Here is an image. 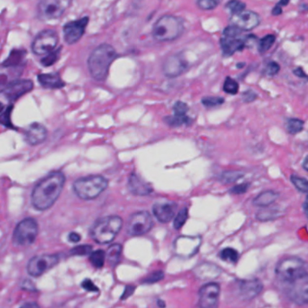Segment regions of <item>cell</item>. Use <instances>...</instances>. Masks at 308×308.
Instances as JSON below:
<instances>
[{
    "mask_svg": "<svg viewBox=\"0 0 308 308\" xmlns=\"http://www.w3.org/2000/svg\"><path fill=\"white\" fill-rule=\"evenodd\" d=\"M65 175L62 172H53L45 176L32 190V205L38 211H46L58 200L63 190Z\"/></svg>",
    "mask_w": 308,
    "mask_h": 308,
    "instance_id": "cell-1",
    "label": "cell"
},
{
    "mask_svg": "<svg viewBox=\"0 0 308 308\" xmlns=\"http://www.w3.org/2000/svg\"><path fill=\"white\" fill-rule=\"evenodd\" d=\"M117 57L116 49L108 43L98 45L88 60L90 73L96 81H105L113 62Z\"/></svg>",
    "mask_w": 308,
    "mask_h": 308,
    "instance_id": "cell-2",
    "label": "cell"
},
{
    "mask_svg": "<svg viewBox=\"0 0 308 308\" xmlns=\"http://www.w3.org/2000/svg\"><path fill=\"white\" fill-rule=\"evenodd\" d=\"M184 32V23L181 17L165 15L155 23L153 36L159 42H170L180 37Z\"/></svg>",
    "mask_w": 308,
    "mask_h": 308,
    "instance_id": "cell-3",
    "label": "cell"
},
{
    "mask_svg": "<svg viewBox=\"0 0 308 308\" xmlns=\"http://www.w3.org/2000/svg\"><path fill=\"white\" fill-rule=\"evenodd\" d=\"M122 227L121 217L116 215L103 217L97 220L91 228V238L98 244L110 243L120 233Z\"/></svg>",
    "mask_w": 308,
    "mask_h": 308,
    "instance_id": "cell-4",
    "label": "cell"
},
{
    "mask_svg": "<svg viewBox=\"0 0 308 308\" xmlns=\"http://www.w3.org/2000/svg\"><path fill=\"white\" fill-rule=\"evenodd\" d=\"M108 187V180L102 175H90L76 180L73 190L82 200H94Z\"/></svg>",
    "mask_w": 308,
    "mask_h": 308,
    "instance_id": "cell-5",
    "label": "cell"
},
{
    "mask_svg": "<svg viewBox=\"0 0 308 308\" xmlns=\"http://www.w3.org/2000/svg\"><path fill=\"white\" fill-rule=\"evenodd\" d=\"M254 39H256L254 35L244 34L243 30L234 26L226 27L220 40L223 55L230 56L238 51H242L249 43H252Z\"/></svg>",
    "mask_w": 308,
    "mask_h": 308,
    "instance_id": "cell-6",
    "label": "cell"
},
{
    "mask_svg": "<svg viewBox=\"0 0 308 308\" xmlns=\"http://www.w3.org/2000/svg\"><path fill=\"white\" fill-rule=\"evenodd\" d=\"M275 273L279 280L289 283L307 273V263L298 257H286L277 262Z\"/></svg>",
    "mask_w": 308,
    "mask_h": 308,
    "instance_id": "cell-7",
    "label": "cell"
},
{
    "mask_svg": "<svg viewBox=\"0 0 308 308\" xmlns=\"http://www.w3.org/2000/svg\"><path fill=\"white\" fill-rule=\"evenodd\" d=\"M39 233V225L33 218H26L16 225L13 233V243L27 247L34 243Z\"/></svg>",
    "mask_w": 308,
    "mask_h": 308,
    "instance_id": "cell-8",
    "label": "cell"
},
{
    "mask_svg": "<svg viewBox=\"0 0 308 308\" xmlns=\"http://www.w3.org/2000/svg\"><path fill=\"white\" fill-rule=\"evenodd\" d=\"M154 220L148 211H137L128 220L126 231L130 236H143L154 227Z\"/></svg>",
    "mask_w": 308,
    "mask_h": 308,
    "instance_id": "cell-9",
    "label": "cell"
},
{
    "mask_svg": "<svg viewBox=\"0 0 308 308\" xmlns=\"http://www.w3.org/2000/svg\"><path fill=\"white\" fill-rule=\"evenodd\" d=\"M69 4L70 2L66 0H43L38 4L37 16L44 21L57 19L62 16Z\"/></svg>",
    "mask_w": 308,
    "mask_h": 308,
    "instance_id": "cell-10",
    "label": "cell"
},
{
    "mask_svg": "<svg viewBox=\"0 0 308 308\" xmlns=\"http://www.w3.org/2000/svg\"><path fill=\"white\" fill-rule=\"evenodd\" d=\"M59 260L60 258L56 254L34 256L27 263V273L33 277L41 276L57 265Z\"/></svg>",
    "mask_w": 308,
    "mask_h": 308,
    "instance_id": "cell-11",
    "label": "cell"
},
{
    "mask_svg": "<svg viewBox=\"0 0 308 308\" xmlns=\"http://www.w3.org/2000/svg\"><path fill=\"white\" fill-rule=\"evenodd\" d=\"M287 295L293 303L298 306L308 305V273L287 283Z\"/></svg>",
    "mask_w": 308,
    "mask_h": 308,
    "instance_id": "cell-12",
    "label": "cell"
},
{
    "mask_svg": "<svg viewBox=\"0 0 308 308\" xmlns=\"http://www.w3.org/2000/svg\"><path fill=\"white\" fill-rule=\"evenodd\" d=\"M59 43L58 34L54 30L47 29L39 33L32 43V52L37 55L52 53Z\"/></svg>",
    "mask_w": 308,
    "mask_h": 308,
    "instance_id": "cell-13",
    "label": "cell"
},
{
    "mask_svg": "<svg viewBox=\"0 0 308 308\" xmlns=\"http://www.w3.org/2000/svg\"><path fill=\"white\" fill-rule=\"evenodd\" d=\"M201 242L199 236H181L174 242V251L181 258H191L198 252Z\"/></svg>",
    "mask_w": 308,
    "mask_h": 308,
    "instance_id": "cell-14",
    "label": "cell"
},
{
    "mask_svg": "<svg viewBox=\"0 0 308 308\" xmlns=\"http://www.w3.org/2000/svg\"><path fill=\"white\" fill-rule=\"evenodd\" d=\"M221 287L217 283H207L198 293L199 308H218Z\"/></svg>",
    "mask_w": 308,
    "mask_h": 308,
    "instance_id": "cell-15",
    "label": "cell"
},
{
    "mask_svg": "<svg viewBox=\"0 0 308 308\" xmlns=\"http://www.w3.org/2000/svg\"><path fill=\"white\" fill-rule=\"evenodd\" d=\"M89 24V17L85 16L79 20L69 22L63 27L64 40L68 44H73L78 41L85 33V29Z\"/></svg>",
    "mask_w": 308,
    "mask_h": 308,
    "instance_id": "cell-16",
    "label": "cell"
},
{
    "mask_svg": "<svg viewBox=\"0 0 308 308\" xmlns=\"http://www.w3.org/2000/svg\"><path fill=\"white\" fill-rule=\"evenodd\" d=\"M33 89V82L31 80H14L10 81L2 91L7 100L15 102L23 95L30 92Z\"/></svg>",
    "mask_w": 308,
    "mask_h": 308,
    "instance_id": "cell-17",
    "label": "cell"
},
{
    "mask_svg": "<svg viewBox=\"0 0 308 308\" xmlns=\"http://www.w3.org/2000/svg\"><path fill=\"white\" fill-rule=\"evenodd\" d=\"M233 26L241 30L250 31L260 25V17L257 13L250 10H245L231 17Z\"/></svg>",
    "mask_w": 308,
    "mask_h": 308,
    "instance_id": "cell-18",
    "label": "cell"
},
{
    "mask_svg": "<svg viewBox=\"0 0 308 308\" xmlns=\"http://www.w3.org/2000/svg\"><path fill=\"white\" fill-rule=\"evenodd\" d=\"M188 69V63L183 56L180 54H174L165 60L162 65V70L165 75L174 78L181 75Z\"/></svg>",
    "mask_w": 308,
    "mask_h": 308,
    "instance_id": "cell-19",
    "label": "cell"
},
{
    "mask_svg": "<svg viewBox=\"0 0 308 308\" xmlns=\"http://www.w3.org/2000/svg\"><path fill=\"white\" fill-rule=\"evenodd\" d=\"M263 289V284L258 278L246 279L240 282L239 293L244 300H252L257 298Z\"/></svg>",
    "mask_w": 308,
    "mask_h": 308,
    "instance_id": "cell-20",
    "label": "cell"
},
{
    "mask_svg": "<svg viewBox=\"0 0 308 308\" xmlns=\"http://www.w3.org/2000/svg\"><path fill=\"white\" fill-rule=\"evenodd\" d=\"M178 205L172 202H159L156 203L153 208L154 216L162 223L170 222L175 217Z\"/></svg>",
    "mask_w": 308,
    "mask_h": 308,
    "instance_id": "cell-21",
    "label": "cell"
},
{
    "mask_svg": "<svg viewBox=\"0 0 308 308\" xmlns=\"http://www.w3.org/2000/svg\"><path fill=\"white\" fill-rule=\"evenodd\" d=\"M47 137V130L43 125L34 122L26 130V140L31 146L42 144Z\"/></svg>",
    "mask_w": 308,
    "mask_h": 308,
    "instance_id": "cell-22",
    "label": "cell"
},
{
    "mask_svg": "<svg viewBox=\"0 0 308 308\" xmlns=\"http://www.w3.org/2000/svg\"><path fill=\"white\" fill-rule=\"evenodd\" d=\"M128 189L133 195L138 196H146L154 192L151 184L134 173H131L128 179Z\"/></svg>",
    "mask_w": 308,
    "mask_h": 308,
    "instance_id": "cell-23",
    "label": "cell"
},
{
    "mask_svg": "<svg viewBox=\"0 0 308 308\" xmlns=\"http://www.w3.org/2000/svg\"><path fill=\"white\" fill-rule=\"evenodd\" d=\"M38 81L42 86L47 89H62L65 86V82L57 72L39 74Z\"/></svg>",
    "mask_w": 308,
    "mask_h": 308,
    "instance_id": "cell-24",
    "label": "cell"
},
{
    "mask_svg": "<svg viewBox=\"0 0 308 308\" xmlns=\"http://www.w3.org/2000/svg\"><path fill=\"white\" fill-rule=\"evenodd\" d=\"M277 198H278V194L277 192L272 190H267L260 193V195H257L252 202V204L253 205L258 206V207L267 208L271 205Z\"/></svg>",
    "mask_w": 308,
    "mask_h": 308,
    "instance_id": "cell-25",
    "label": "cell"
},
{
    "mask_svg": "<svg viewBox=\"0 0 308 308\" xmlns=\"http://www.w3.org/2000/svg\"><path fill=\"white\" fill-rule=\"evenodd\" d=\"M195 274L198 277H200V279H213L220 274V270L212 264L203 263L202 265L197 267V269L195 270Z\"/></svg>",
    "mask_w": 308,
    "mask_h": 308,
    "instance_id": "cell-26",
    "label": "cell"
},
{
    "mask_svg": "<svg viewBox=\"0 0 308 308\" xmlns=\"http://www.w3.org/2000/svg\"><path fill=\"white\" fill-rule=\"evenodd\" d=\"M27 52L25 50H13L9 54L8 58L3 63V67L5 68H16L23 65L25 61Z\"/></svg>",
    "mask_w": 308,
    "mask_h": 308,
    "instance_id": "cell-27",
    "label": "cell"
},
{
    "mask_svg": "<svg viewBox=\"0 0 308 308\" xmlns=\"http://www.w3.org/2000/svg\"><path fill=\"white\" fill-rule=\"evenodd\" d=\"M123 247L121 244H112L107 249L106 253V258L109 265L116 266L119 262L121 255H122Z\"/></svg>",
    "mask_w": 308,
    "mask_h": 308,
    "instance_id": "cell-28",
    "label": "cell"
},
{
    "mask_svg": "<svg viewBox=\"0 0 308 308\" xmlns=\"http://www.w3.org/2000/svg\"><path fill=\"white\" fill-rule=\"evenodd\" d=\"M282 212L280 210H277L273 208H266L257 213V219L260 222H269L276 220L281 216Z\"/></svg>",
    "mask_w": 308,
    "mask_h": 308,
    "instance_id": "cell-29",
    "label": "cell"
},
{
    "mask_svg": "<svg viewBox=\"0 0 308 308\" xmlns=\"http://www.w3.org/2000/svg\"><path fill=\"white\" fill-rule=\"evenodd\" d=\"M286 129L287 131L291 135H296L300 133L304 129V121L299 119L290 118L286 121Z\"/></svg>",
    "mask_w": 308,
    "mask_h": 308,
    "instance_id": "cell-30",
    "label": "cell"
},
{
    "mask_svg": "<svg viewBox=\"0 0 308 308\" xmlns=\"http://www.w3.org/2000/svg\"><path fill=\"white\" fill-rule=\"evenodd\" d=\"M105 260H106V252L102 249L93 251L90 255V261L91 264L96 269H101L105 263Z\"/></svg>",
    "mask_w": 308,
    "mask_h": 308,
    "instance_id": "cell-31",
    "label": "cell"
},
{
    "mask_svg": "<svg viewBox=\"0 0 308 308\" xmlns=\"http://www.w3.org/2000/svg\"><path fill=\"white\" fill-rule=\"evenodd\" d=\"M220 258L224 261L236 263L239 260V252L233 248H225L220 252Z\"/></svg>",
    "mask_w": 308,
    "mask_h": 308,
    "instance_id": "cell-32",
    "label": "cell"
},
{
    "mask_svg": "<svg viewBox=\"0 0 308 308\" xmlns=\"http://www.w3.org/2000/svg\"><path fill=\"white\" fill-rule=\"evenodd\" d=\"M276 41V36L274 34H268L263 38H261L259 42L258 50L260 54H264L267 51H269L273 45V43Z\"/></svg>",
    "mask_w": 308,
    "mask_h": 308,
    "instance_id": "cell-33",
    "label": "cell"
},
{
    "mask_svg": "<svg viewBox=\"0 0 308 308\" xmlns=\"http://www.w3.org/2000/svg\"><path fill=\"white\" fill-rule=\"evenodd\" d=\"M61 51H62V47H60L57 50H54L50 54H46L43 59L41 60L42 65L44 67H49V66H52V65H54L60 58Z\"/></svg>",
    "mask_w": 308,
    "mask_h": 308,
    "instance_id": "cell-34",
    "label": "cell"
},
{
    "mask_svg": "<svg viewBox=\"0 0 308 308\" xmlns=\"http://www.w3.org/2000/svg\"><path fill=\"white\" fill-rule=\"evenodd\" d=\"M223 91L231 95H235L239 92V84L231 77H227L223 82Z\"/></svg>",
    "mask_w": 308,
    "mask_h": 308,
    "instance_id": "cell-35",
    "label": "cell"
},
{
    "mask_svg": "<svg viewBox=\"0 0 308 308\" xmlns=\"http://www.w3.org/2000/svg\"><path fill=\"white\" fill-rule=\"evenodd\" d=\"M188 219V210L187 208H183L178 212L174 219V228L176 230H181L182 226L186 223Z\"/></svg>",
    "mask_w": 308,
    "mask_h": 308,
    "instance_id": "cell-36",
    "label": "cell"
},
{
    "mask_svg": "<svg viewBox=\"0 0 308 308\" xmlns=\"http://www.w3.org/2000/svg\"><path fill=\"white\" fill-rule=\"evenodd\" d=\"M164 277V273L163 271H156L152 272L151 274H149L148 276H145L142 283L144 284H147V285H153L155 283H158V282L162 280Z\"/></svg>",
    "mask_w": 308,
    "mask_h": 308,
    "instance_id": "cell-37",
    "label": "cell"
},
{
    "mask_svg": "<svg viewBox=\"0 0 308 308\" xmlns=\"http://www.w3.org/2000/svg\"><path fill=\"white\" fill-rule=\"evenodd\" d=\"M290 180L298 191H300L302 193H308V181L307 179L302 178L298 175L293 174L290 177Z\"/></svg>",
    "mask_w": 308,
    "mask_h": 308,
    "instance_id": "cell-38",
    "label": "cell"
},
{
    "mask_svg": "<svg viewBox=\"0 0 308 308\" xmlns=\"http://www.w3.org/2000/svg\"><path fill=\"white\" fill-rule=\"evenodd\" d=\"M245 6H246L245 3L241 2V1H230L225 5L226 9H228L231 12L232 16L236 15V14H239L241 12L245 11Z\"/></svg>",
    "mask_w": 308,
    "mask_h": 308,
    "instance_id": "cell-39",
    "label": "cell"
},
{
    "mask_svg": "<svg viewBox=\"0 0 308 308\" xmlns=\"http://www.w3.org/2000/svg\"><path fill=\"white\" fill-rule=\"evenodd\" d=\"M243 173L238 172V171H227L224 172L221 176V180L225 184H231L234 183L235 181H237L238 179L243 177Z\"/></svg>",
    "mask_w": 308,
    "mask_h": 308,
    "instance_id": "cell-40",
    "label": "cell"
},
{
    "mask_svg": "<svg viewBox=\"0 0 308 308\" xmlns=\"http://www.w3.org/2000/svg\"><path fill=\"white\" fill-rule=\"evenodd\" d=\"M165 121L167 124L172 126V127H180L184 124H189L190 122V119L188 117L186 118H181V117H177V116H170V117H167L165 119Z\"/></svg>",
    "mask_w": 308,
    "mask_h": 308,
    "instance_id": "cell-41",
    "label": "cell"
},
{
    "mask_svg": "<svg viewBox=\"0 0 308 308\" xmlns=\"http://www.w3.org/2000/svg\"><path fill=\"white\" fill-rule=\"evenodd\" d=\"M13 106H9L8 108H5L3 112L0 113V124L4 125L6 128L13 129V125L11 122V113H12Z\"/></svg>",
    "mask_w": 308,
    "mask_h": 308,
    "instance_id": "cell-42",
    "label": "cell"
},
{
    "mask_svg": "<svg viewBox=\"0 0 308 308\" xmlns=\"http://www.w3.org/2000/svg\"><path fill=\"white\" fill-rule=\"evenodd\" d=\"M92 253V246L91 245H79L70 250V254L73 256H87Z\"/></svg>",
    "mask_w": 308,
    "mask_h": 308,
    "instance_id": "cell-43",
    "label": "cell"
},
{
    "mask_svg": "<svg viewBox=\"0 0 308 308\" xmlns=\"http://www.w3.org/2000/svg\"><path fill=\"white\" fill-rule=\"evenodd\" d=\"M188 106L186 105V103H182V102H178L175 103L174 107H173V110H174V116L177 117H181V118H186V113L188 111Z\"/></svg>",
    "mask_w": 308,
    "mask_h": 308,
    "instance_id": "cell-44",
    "label": "cell"
},
{
    "mask_svg": "<svg viewBox=\"0 0 308 308\" xmlns=\"http://www.w3.org/2000/svg\"><path fill=\"white\" fill-rule=\"evenodd\" d=\"M224 103V99L222 97H206L203 98V105L207 108H214L222 105Z\"/></svg>",
    "mask_w": 308,
    "mask_h": 308,
    "instance_id": "cell-45",
    "label": "cell"
},
{
    "mask_svg": "<svg viewBox=\"0 0 308 308\" xmlns=\"http://www.w3.org/2000/svg\"><path fill=\"white\" fill-rule=\"evenodd\" d=\"M219 3L220 2L216 0H199L197 1V5L203 10H211L216 8L219 5Z\"/></svg>",
    "mask_w": 308,
    "mask_h": 308,
    "instance_id": "cell-46",
    "label": "cell"
},
{
    "mask_svg": "<svg viewBox=\"0 0 308 308\" xmlns=\"http://www.w3.org/2000/svg\"><path fill=\"white\" fill-rule=\"evenodd\" d=\"M279 70H280L279 65L276 62L272 61L266 65L265 73L269 76L276 75Z\"/></svg>",
    "mask_w": 308,
    "mask_h": 308,
    "instance_id": "cell-47",
    "label": "cell"
},
{
    "mask_svg": "<svg viewBox=\"0 0 308 308\" xmlns=\"http://www.w3.org/2000/svg\"><path fill=\"white\" fill-rule=\"evenodd\" d=\"M81 287L89 292H98V288L94 284V282L90 278H86L85 280L81 283Z\"/></svg>",
    "mask_w": 308,
    "mask_h": 308,
    "instance_id": "cell-48",
    "label": "cell"
},
{
    "mask_svg": "<svg viewBox=\"0 0 308 308\" xmlns=\"http://www.w3.org/2000/svg\"><path fill=\"white\" fill-rule=\"evenodd\" d=\"M249 186H250L249 184H238L230 190V193L234 195H242L247 192V190L249 189Z\"/></svg>",
    "mask_w": 308,
    "mask_h": 308,
    "instance_id": "cell-49",
    "label": "cell"
},
{
    "mask_svg": "<svg viewBox=\"0 0 308 308\" xmlns=\"http://www.w3.org/2000/svg\"><path fill=\"white\" fill-rule=\"evenodd\" d=\"M257 97H258L257 93L253 91H250V90L244 92V94H243V100L245 103H252L255 101Z\"/></svg>",
    "mask_w": 308,
    "mask_h": 308,
    "instance_id": "cell-50",
    "label": "cell"
},
{
    "mask_svg": "<svg viewBox=\"0 0 308 308\" xmlns=\"http://www.w3.org/2000/svg\"><path fill=\"white\" fill-rule=\"evenodd\" d=\"M8 83V72H6V70L0 71V92H2Z\"/></svg>",
    "mask_w": 308,
    "mask_h": 308,
    "instance_id": "cell-51",
    "label": "cell"
},
{
    "mask_svg": "<svg viewBox=\"0 0 308 308\" xmlns=\"http://www.w3.org/2000/svg\"><path fill=\"white\" fill-rule=\"evenodd\" d=\"M21 287L24 290L30 291V292H34L36 290V287L34 286V284L30 279H27V280L23 282Z\"/></svg>",
    "mask_w": 308,
    "mask_h": 308,
    "instance_id": "cell-52",
    "label": "cell"
},
{
    "mask_svg": "<svg viewBox=\"0 0 308 308\" xmlns=\"http://www.w3.org/2000/svg\"><path fill=\"white\" fill-rule=\"evenodd\" d=\"M134 290H135V287L131 286V285L126 286L125 288H124V291L123 293L121 299H122V300H125V299H127L128 298H130V297L133 295Z\"/></svg>",
    "mask_w": 308,
    "mask_h": 308,
    "instance_id": "cell-53",
    "label": "cell"
},
{
    "mask_svg": "<svg viewBox=\"0 0 308 308\" xmlns=\"http://www.w3.org/2000/svg\"><path fill=\"white\" fill-rule=\"evenodd\" d=\"M80 240H81V236H80L79 233H70L69 234V240L72 243H77V242H80Z\"/></svg>",
    "mask_w": 308,
    "mask_h": 308,
    "instance_id": "cell-54",
    "label": "cell"
},
{
    "mask_svg": "<svg viewBox=\"0 0 308 308\" xmlns=\"http://www.w3.org/2000/svg\"><path fill=\"white\" fill-rule=\"evenodd\" d=\"M293 73L295 74L296 76H298V78H306V79H308V76L306 74V72L304 71L303 69L301 68V67H298V68H296V69H294L293 70Z\"/></svg>",
    "mask_w": 308,
    "mask_h": 308,
    "instance_id": "cell-55",
    "label": "cell"
},
{
    "mask_svg": "<svg viewBox=\"0 0 308 308\" xmlns=\"http://www.w3.org/2000/svg\"><path fill=\"white\" fill-rule=\"evenodd\" d=\"M280 14H282V7L280 5L277 4L276 6L272 9V15L273 16H279Z\"/></svg>",
    "mask_w": 308,
    "mask_h": 308,
    "instance_id": "cell-56",
    "label": "cell"
},
{
    "mask_svg": "<svg viewBox=\"0 0 308 308\" xmlns=\"http://www.w3.org/2000/svg\"><path fill=\"white\" fill-rule=\"evenodd\" d=\"M20 308H40V307L38 304L34 303V302H29V303L23 305Z\"/></svg>",
    "mask_w": 308,
    "mask_h": 308,
    "instance_id": "cell-57",
    "label": "cell"
},
{
    "mask_svg": "<svg viewBox=\"0 0 308 308\" xmlns=\"http://www.w3.org/2000/svg\"><path fill=\"white\" fill-rule=\"evenodd\" d=\"M157 304H158V307H159V308H166V304H165L164 301H163V300H161V299H159Z\"/></svg>",
    "mask_w": 308,
    "mask_h": 308,
    "instance_id": "cell-58",
    "label": "cell"
},
{
    "mask_svg": "<svg viewBox=\"0 0 308 308\" xmlns=\"http://www.w3.org/2000/svg\"><path fill=\"white\" fill-rule=\"evenodd\" d=\"M303 168L305 170H306V171H308V156L306 157V159L304 160Z\"/></svg>",
    "mask_w": 308,
    "mask_h": 308,
    "instance_id": "cell-59",
    "label": "cell"
},
{
    "mask_svg": "<svg viewBox=\"0 0 308 308\" xmlns=\"http://www.w3.org/2000/svg\"><path fill=\"white\" fill-rule=\"evenodd\" d=\"M303 210L304 212H305V214L307 215V217L308 218V203H305L303 205Z\"/></svg>",
    "mask_w": 308,
    "mask_h": 308,
    "instance_id": "cell-60",
    "label": "cell"
},
{
    "mask_svg": "<svg viewBox=\"0 0 308 308\" xmlns=\"http://www.w3.org/2000/svg\"><path fill=\"white\" fill-rule=\"evenodd\" d=\"M288 4V1H280V2H278L277 3V5H280L282 7V5H286Z\"/></svg>",
    "mask_w": 308,
    "mask_h": 308,
    "instance_id": "cell-61",
    "label": "cell"
},
{
    "mask_svg": "<svg viewBox=\"0 0 308 308\" xmlns=\"http://www.w3.org/2000/svg\"><path fill=\"white\" fill-rule=\"evenodd\" d=\"M4 109H5V108H4V105H3L2 103H0V113H1V112H3V111H4Z\"/></svg>",
    "mask_w": 308,
    "mask_h": 308,
    "instance_id": "cell-62",
    "label": "cell"
},
{
    "mask_svg": "<svg viewBox=\"0 0 308 308\" xmlns=\"http://www.w3.org/2000/svg\"><path fill=\"white\" fill-rule=\"evenodd\" d=\"M306 203H308V198H307V202H306Z\"/></svg>",
    "mask_w": 308,
    "mask_h": 308,
    "instance_id": "cell-63",
    "label": "cell"
}]
</instances>
